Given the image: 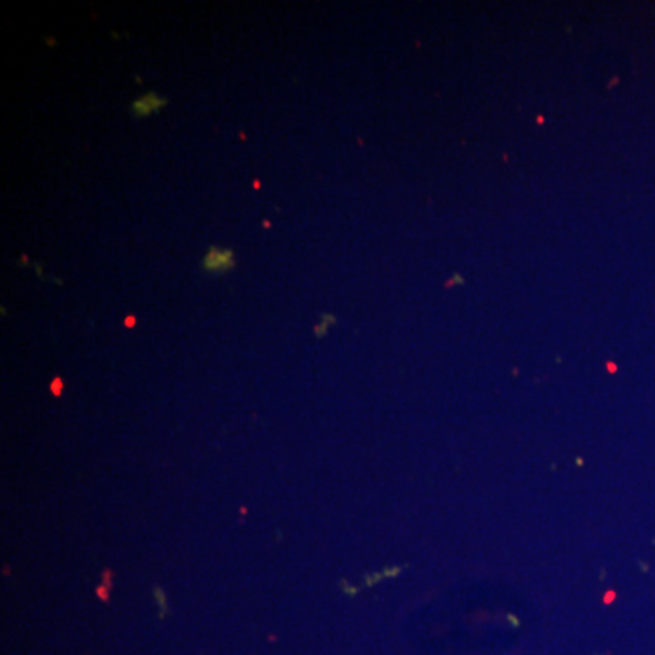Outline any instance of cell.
Segmentation results:
<instances>
[{"label": "cell", "mask_w": 655, "mask_h": 655, "mask_svg": "<svg viewBox=\"0 0 655 655\" xmlns=\"http://www.w3.org/2000/svg\"><path fill=\"white\" fill-rule=\"evenodd\" d=\"M235 251L230 248L211 246L202 257V269L211 275H226L235 268Z\"/></svg>", "instance_id": "1"}, {"label": "cell", "mask_w": 655, "mask_h": 655, "mask_svg": "<svg viewBox=\"0 0 655 655\" xmlns=\"http://www.w3.org/2000/svg\"><path fill=\"white\" fill-rule=\"evenodd\" d=\"M168 104H170V101L166 97H162V95H159L155 92H150V93H144V95L137 97L132 103L130 113L135 119H146V117L161 113V110H164Z\"/></svg>", "instance_id": "2"}, {"label": "cell", "mask_w": 655, "mask_h": 655, "mask_svg": "<svg viewBox=\"0 0 655 655\" xmlns=\"http://www.w3.org/2000/svg\"><path fill=\"white\" fill-rule=\"evenodd\" d=\"M52 392H54V396L55 397H59L61 394H63V388H64V383H63V379L61 377H55L54 381H52Z\"/></svg>", "instance_id": "3"}, {"label": "cell", "mask_w": 655, "mask_h": 655, "mask_svg": "<svg viewBox=\"0 0 655 655\" xmlns=\"http://www.w3.org/2000/svg\"><path fill=\"white\" fill-rule=\"evenodd\" d=\"M137 324V317L135 315H128L126 318H124V326L126 328H133Z\"/></svg>", "instance_id": "4"}]
</instances>
